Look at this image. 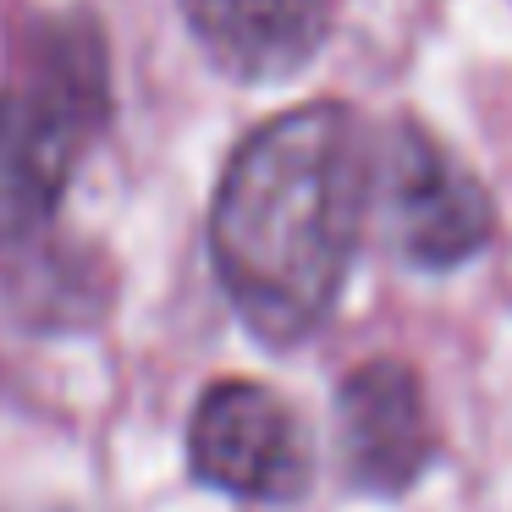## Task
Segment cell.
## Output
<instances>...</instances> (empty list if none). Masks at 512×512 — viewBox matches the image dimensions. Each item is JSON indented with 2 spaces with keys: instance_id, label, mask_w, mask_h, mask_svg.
<instances>
[{
  "instance_id": "5b68a950",
  "label": "cell",
  "mask_w": 512,
  "mask_h": 512,
  "mask_svg": "<svg viewBox=\"0 0 512 512\" xmlns=\"http://www.w3.org/2000/svg\"><path fill=\"white\" fill-rule=\"evenodd\" d=\"M336 441L358 490H375V496L408 490L435 457V424L419 375L397 358L353 369L336 391Z\"/></svg>"
},
{
  "instance_id": "7a4b0ae2",
  "label": "cell",
  "mask_w": 512,
  "mask_h": 512,
  "mask_svg": "<svg viewBox=\"0 0 512 512\" xmlns=\"http://www.w3.org/2000/svg\"><path fill=\"white\" fill-rule=\"evenodd\" d=\"M111 122V56L83 12L23 28L0 78V248L45 232L72 171Z\"/></svg>"
},
{
  "instance_id": "3957f363",
  "label": "cell",
  "mask_w": 512,
  "mask_h": 512,
  "mask_svg": "<svg viewBox=\"0 0 512 512\" xmlns=\"http://www.w3.org/2000/svg\"><path fill=\"white\" fill-rule=\"evenodd\" d=\"M369 182L380 188V210H386L391 243L419 270L463 265L496 232L490 193L413 122L391 127L386 149L375 155Z\"/></svg>"
},
{
  "instance_id": "8992f818",
  "label": "cell",
  "mask_w": 512,
  "mask_h": 512,
  "mask_svg": "<svg viewBox=\"0 0 512 512\" xmlns=\"http://www.w3.org/2000/svg\"><path fill=\"white\" fill-rule=\"evenodd\" d=\"M182 12L215 67L243 83L303 72L331 28V0H182Z\"/></svg>"
},
{
  "instance_id": "277c9868",
  "label": "cell",
  "mask_w": 512,
  "mask_h": 512,
  "mask_svg": "<svg viewBox=\"0 0 512 512\" xmlns=\"http://www.w3.org/2000/svg\"><path fill=\"white\" fill-rule=\"evenodd\" d=\"M188 463L204 485L243 501H292L314 474L309 430L259 380H215L204 391L188 424Z\"/></svg>"
},
{
  "instance_id": "6da1fadb",
  "label": "cell",
  "mask_w": 512,
  "mask_h": 512,
  "mask_svg": "<svg viewBox=\"0 0 512 512\" xmlns=\"http://www.w3.org/2000/svg\"><path fill=\"white\" fill-rule=\"evenodd\" d=\"M375 155L347 105L320 100L254 127L226 160L210 254L232 309L270 347L325 325L369 210Z\"/></svg>"
}]
</instances>
